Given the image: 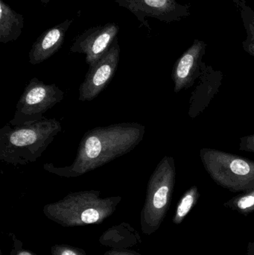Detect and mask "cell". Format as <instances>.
I'll use <instances>...</instances> for the list:
<instances>
[{
	"instance_id": "cell-1",
	"label": "cell",
	"mask_w": 254,
	"mask_h": 255,
	"mask_svg": "<svg viewBox=\"0 0 254 255\" xmlns=\"http://www.w3.org/2000/svg\"><path fill=\"white\" fill-rule=\"evenodd\" d=\"M145 133L146 127L137 123L94 128L84 135L70 166L56 167L46 163L44 169L66 178L81 176L132 151L143 140Z\"/></svg>"
},
{
	"instance_id": "cell-2",
	"label": "cell",
	"mask_w": 254,
	"mask_h": 255,
	"mask_svg": "<svg viewBox=\"0 0 254 255\" xmlns=\"http://www.w3.org/2000/svg\"><path fill=\"white\" fill-rule=\"evenodd\" d=\"M61 122L45 118L34 124L0 129V160L7 164L34 163L61 131Z\"/></svg>"
},
{
	"instance_id": "cell-3",
	"label": "cell",
	"mask_w": 254,
	"mask_h": 255,
	"mask_svg": "<svg viewBox=\"0 0 254 255\" xmlns=\"http://www.w3.org/2000/svg\"><path fill=\"white\" fill-rule=\"evenodd\" d=\"M100 191L70 193L43 208L46 218L63 227L99 225L111 217L122 201L121 196L101 198Z\"/></svg>"
},
{
	"instance_id": "cell-4",
	"label": "cell",
	"mask_w": 254,
	"mask_h": 255,
	"mask_svg": "<svg viewBox=\"0 0 254 255\" xmlns=\"http://www.w3.org/2000/svg\"><path fill=\"white\" fill-rule=\"evenodd\" d=\"M175 182L174 158L164 156L148 182L146 201L140 214V226L145 235H152L162 225L171 205Z\"/></svg>"
},
{
	"instance_id": "cell-5",
	"label": "cell",
	"mask_w": 254,
	"mask_h": 255,
	"mask_svg": "<svg viewBox=\"0 0 254 255\" xmlns=\"http://www.w3.org/2000/svg\"><path fill=\"white\" fill-rule=\"evenodd\" d=\"M200 158L210 178L234 193L254 188V161L226 151L203 148Z\"/></svg>"
},
{
	"instance_id": "cell-6",
	"label": "cell",
	"mask_w": 254,
	"mask_h": 255,
	"mask_svg": "<svg viewBox=\"0 0 254 255\" xmlns=\"http://www.w3.org/2000/svg\"><path fill=\"white\" fill-rule=\"evenodd\" d=\"M64 98V91L55 84L46 85L37 78H33L25 87L9 124L16 127L41 121L45 118L43 115Z\"/></svg>"
},
{
	"instance_id": "cell-7",
	"label": "cell",
	"mask_w": 254,
	"mask_h": 255,
	"mask_svg": "<svg viewBox=\"0 0 254 255\" xmlns=\"http://www.w3.org/2000/svg\"><path fill=\"white\" fill-rule=\"evenodd\" d=\"M120 7H125L137 19L150 29L146 18H154L162 22L179 21L190 16L188 4H181L177 0H115Z\"/></svg>"
},
{
	"instance_id": "cell-8",
	"label": "cell",
	"mask_w": 254,
	"mask_h": 255,
	"mask_svg": "<svg viewBox=\"0 0 254 255\" xmlns=\"http://www.w3.org/2000/svg\"><path fill=\"white\" fill-rule=\"evenodd\" d=\"M119 56L120 46L116 38L107 53L96 63L89 66L85 80L79 88L80 101H92L102 92L114 77L119 65Z\"/></svg>"
},
{
	"instance_id": "cell-9",
	"label": "cell",
	"mask_w": 254,
	"mask_h": 255,
	"mask_svg": "<svg viewBox=\"0 0 254 255\" xmlns=\"http://www.w3.org/2000/svg\"><path fill=\"white\" fill-rule=\"evenodd\" d=\"M119 32V26L115 22L91 27L76 37L70 52L86 55V64L92 66L107 53Z\"/></svg>"
},
{
	"instance_id": "cell-10",
	"label": "cell",
	"mask_w": 254,
	"mask_h": 255,
	"mask_svg": "<svg viewBox=\"0 0 254 255\" xmlns=\"http://www.w3.org/2000/svg\"><path fill=\"white\" fill-rule=\"evenodd\" d=\"M207 46L205 42L196 39L177 60L171 73L174 93L178 94L183 90L190 88L199 79Z\"/></svg>"
},
{
	"instance_id": "cell-11",
	"label": "cell",
	"mask_w": 254,
	"mask_h": 255,
	"mask_svg": "<svg viewBox=\"0 0 254 255\" xmlns=\"http://www.w3.org/2000/svg\"><path fill=\"white\" fill-rule=\"evenodd\" d=\"M223 78L222 71L215 70L211 66L203 62L199 81L189 99V118H197L208 107L213 97L219 92Z\"/></svg>"
},
{
	"instance_id": "cell-12",
	"label": "cell",
	"mask_w": 254,
	"mask_h": 255,
	"mask_svg": "<svg viewBox=\"0 0 254 255\" xmlns=\"http://www.w3.org/2000/svg\"><path fill=\"white\" fill-rule=\"evenodd\" d=\"M74 19H67L46 30L36 40L28 54L30 64L37 65L55 55L62 46L67 32Z\"/></svg>"
},
{
	"instance_id": "cell-13",
	"label": "cell",
	"mask_w": 254,
	"mask_h": 255,
	"mask_svg": "<svg viewBox=\"0 0 254 255\" xmlns=\"http://www.w3.org/2000/svg\"><path fill=\"white\" fill-rule=\"evenodd\" d=\"M23 27L24 16L0 0V42L7 43L17 40Z\"/></svg>"
},
{
	"instance_id": "cell-14",
	"label": "cell",
	"mask_w": 254,
	"mask_h": 255,
	"mask_svg": "<svg viewBox=\"0 0 254 255\" xmlns=\"http://www.w3.org/2000/svg\"><path fill=\"white\" fill-rule=\"evenodd\" d=\"M246 31V38L242 43L243 49L254 58V10L243 0L237 4Z\"/></svg>"
},
{
	"instance_id": "cell-15",
	"label": "cell",
	"mask_w": 254,
	"mask_h": 255,
	"mask_svg": "<svg viewBox=\"0 0 254 255\" xmlns=\"http://www.w3.org/2000/svg\"><path fill=\"white\" fill-rule=\"evenodd\" d=\"M200 198L199 190L196 186L188 189L180 198L173 217V223L179 225L186 218L192 208L195 206Z\"/></svg>"
},
{
	"instance_id": "cell-16",
	"label": "cell",
	"mask_w": 254,
	"mask_h": 255,
	"mask_svg": "<svg viewBox=\"0 0 254 255\" xmlns=\"http://www.w3.org/2000/svg\"><path fill=\"white\" fill-rule=\"evenodd\" d=\"M224 206L243 215H249L254 211V188L233 197Z\"/></svg>"
},
{
	"instance_id": "cell-17",
	"label": "cell",
	"mask_w": 254,
	"mask_h": 255,
	"mask_svg": "<svg viewBox=\"0 0 254 255\" xmlns=\"http://www.w3.org/2000/svg\"><path fill=\"white\" fill-rule=\"evenodd\" d=\"M52 255H86L85 250L67 244H56L51 248Z\"/></svg>"
},
{
	"instance_id": "cell-18",
	"label": "cell",
	"mask_w": 254,
	"mask_h": 255,
	"mask_svg": "<svg viewBox=\"0 0 254 255\" xmlns=\"http://www.w3.org/2000/svg\"><path fill=\"white\" fill-rule=\"evenodd\" d=\"M240 150L254 154V133L240 138Z\"/></svg>"
},
{
	"instance_id": "cell-19",
	"label": "cell",
	"mask_w": 254,
	"mask_h": 255,
	"mask_svg": "<svg viewBox=\"0 0 254 255\" xmlns=\"http://www.w3.org/2000/svg\"><path fill=\"white\" fill-rule=\"evenodd\" d=\"M104 255H142L135 252L127 251V250H113L107 252Z\"/></svg>"
},
{
	"instance_id": "cell-20",
	"label": "cell",
	"mask_w": 254,
	"mask_h": 255,
	"mask_svg": "<svg viewBox=\"0 0 254 255\" xmlns=\"http://www.w3.org/2000/svg\"><path fill=\"white\" fill-rule=\"evenodd\" d=\"M36 255L31 252L25 250H18L15 252L14 255Z\"/></svg>"
},
{
	"instance_id": "cell-21",
	"label": "cell",
	"mask_w": 254,
	"mask_h": 255,
	"mask_svg": "<svg viewBox=\"0 0 254 255\" xmlns=\"http://www.w3.org/2000/svg\"><path fill=\"white\" fill-rule=\"evenodd\" d=\"M43 5L46 6L49 2V0H40Z\"/></svg>"
},
{
	"instance_id": "cell-22",
	"label": "cell",
	"mask_w": 254,
	"mask_h": 255,
	"mask_svg": "<svg viewBox=\"0 0 254 255\" xmlns=\"http://www.w3.org/2000/svg\"><path fill=\"white\" fill-rule=\"evenodd\" d=\"M233 1H234V2H235L236 4H237H237H238L239 3L241 2V1H243V0H233Z\"/></svg>"
}]
</instances>
